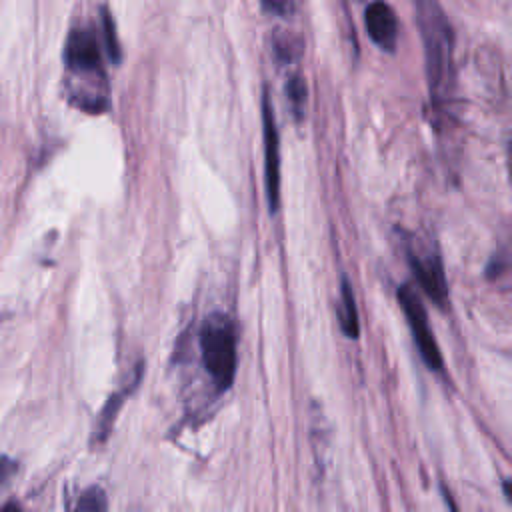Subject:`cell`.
Masks as SVG:
<instances>
[{"instance_id":"6da1fadb","label":"cell","mask_w":512,"mask_h":512,"mask_svg":"<svg viewBox=\"0 0 512 512\" xmlns=\"http://www.w3.org/2000/svg\"><path fill=\"white\" fill-rule=\"evenodd\" d=\"M416 20L424 42L430 94L438 104L446 100L454 88V32L436 2H416Z\"/></svg>"},{"instance_id":"7a4b0ae2","label":"cell","mask_w":512,"mask_h":512,"mask_svg":"<svg viewBox=\"0 0 512 512\" xmlns=\"http://www.w3.org/2000/svg\"><path fill=\"white\" fill-rule=\"evenodd\" d=\"M202 362L218 390H226L236 374V334L232 320L224 314H210L200 330Z\"/></svg>"},{"instance_id":"3957f363","label":"cell","mask_w":512,"mask_h":512,"mask_svg":"<svg viewBox=\"0 0 512 512\" xmlns=\"http://www.w3.org/2000/svg\"><path fill=\"white\" fill-rule=\"evenodd\" d=\"M396 296H398L400 310L404 312V318H406L408 328L412 332L414 344L420 352V358L424 360V364L430 370H442V354H440L438 342H436L434 332L428 324V314H426L418 294L408 284H404V286L398 288Z\"/></svg>"},{"instance_id":"277c9868","label":"cell","mask_w":512,"mask_h":512,"mask_svg":"<svg viewBox=\"0 0 512 512\" xmlns=\"http://www.w3.org/2000/svg\"><path fill=\"white\" fill-rule=\"evenodd\" d=\"M262 124H264V182L270 212L278 210L280 202V136L276 130L272 104L268 94L262 98Z\"/></svg>"},{"instance_id":"5b68a950","label":"cell","mask_w":512,"mask_h":512,"mask_svg":"<svg viewBox=\"0 0 512 512\" xmlns=\"http://www.w3.org/2000/svg\"><path fill=\"white\" fill-rule=\"evenodd\" d=\"M408 262L416 276V282L426 292V296L438 306H444L448 300V286L440 258L432 252L422 254L418 250H408Z\"/></svg>"},{"instance_id":"8992f818","label":"cell","mask_w":512,"mask_h":512,"mask_svg":"<svg viewBox=\"0 0 512 512\" xmlns=\"http://www.w3.org/2000/svg\"><path fill=\"white\" fill-rule=\"evenodd\" d=\"M66 66L74 72H100V46L90 28H74L64 48Z\"/></svg>"},{"instance_id":"52a82bcc","label":"cell","mask_w":512,"mask_h":512,"mask_svg":"<svg viewBox=\"0 0 512 512\" xmlns=\"http://www.w3.org/2000/svg\"><path fill=\"white\" fill-rule=\"evenodd\" d=\"M364 26L370 40L386 52L398 44V20L386 2H372L364 10Z\"/></svg>"},{"instance_id":"ba28073f","label":"cell","mask_w":512,"mask_h":512,"mask_svg":"<svg viewBox=\"0 0 512 512\" xmlns=\"http://www.w3.org/2000/svg\"><path fill=\"white\" fill-rule=\"evenodd\" d=\"M338 318H340V328L348 338H358L360 324H358V310H356V300L352 286L348 284L346 278L340 282V304H338Z\"/></svg>"},{"instance_id":"9c48e42d","label":"cell","mask_w":512,"mask_h":512,"mask_svg":"<svg viewBox=\"0 0 512 512\" xmlns=\"http://www.w3.org/2000/svg\"><path fill=\"white\" fill-rule=\"evenodd\" d=\"M140 372H142V368L134 370V372H132V378H130V382H128V386L122 388V390H118V392L110 398V402L106 404V408L102 410V416H100V422H98V438H100V440L106 438V432H108V428H110V424H112V420H114V416H116L118 406L122 404V400H124V398L128 396V392L138 384Z\"/></svg>"},{"instance_id":"30bf717a","label":"cell","mask_w":512,"mask_h":512,"mask_svg":"<svg viewBox=\"0 0 512 512\" xmlns=\"http://www.w3.org/2000/svg\"><path fill=\"white\" fill-rule=\"evenodd\" d=\"M286 94H288V102L292 106V112L300 118L306 106V82L300 74H292L288 84H286Z\"/></svg>"},{"instance_id":"8fae6325","label":"cell","mask_w":512,"mask_h":512,"mask_svg":"<svg viewBox=\"0 0 512 512\" xmlns=\"http://www.w3.org/2000/svg\"><path fill=\"white\" fill-rule=\"evenodd\" d=\"M72 512H106V494L100 488H88L78 498Z\"/></svg>"},{"instance_id":"7c38bea8","label":"cell","mask_w":512,"mask_h":512,"mask_svg":"<svg viewBox=\"0 0 512 512\" xmlns=\"http://www.w3.org/2000/svg\"><path fill=\"white\" fill-rule=\"evenodd\" d=\"M102 24H104V30H106V34H104V46L108 48L110 56H112L114 60H118V42H116V38H114V24H112L110 14H108L106 10L102 12Z\"/></svg>"},{"instance_id":"4fadbf2b","label":"cell","mask_w":512,"mask_h":512,"mask_svg":"<svg viewBox=\"0 0 512 512\" xmlns=\"http://www.w3.org/2000/svg\"><path fill=\"white\" fill-rule=\"evenodd\" d=\"M12 470H14V462H12L10 458H6V456L0 454V482H2L4 478H8V474H12Z\"/></svg>"},{"instance_id":"5bb4252c","label":"cell","mask_w":512,"mask_h":512,"mask_svg":"<svg viewBox=\"0 0 512 512\" xmlns=\"http://www.w3.org/2000/svg\"><path fill=\"white\" fill-rule=\"evenodd\" d=\"M264 6L268 8V10H276V12H282V10H288L290 8V4L288 2H264Z\"/></svg>"},{"instance_id":"9a60e30c","label":"cell","mask_w":512,"mask_h":512,"mask_svg":"<svg viewBox=\"0 0 512 512\" xmlns=\"http://www.w3.org/2000/svg\"><path fill=\"white\" fill-rule=\"evenodd\" d=\"M0 512H20V506H18V502H8V504H4L2 508H0Z\"/></svg>"},{"instance_id":"2e32d148","label":"cell","mask_w":512,"mask_h":512,"mask_svg":"<svg viewBox=\"0 0 512 512\" xmlns=\"http://www.w3.org/2000/svg\"><path fill=\"white\" fill-rule=\"evenodd\" d=\"M504 494H506V498H508V502L512 504V480H508V482H504Z\"/></svg>"},{"instance_id":"e0dca14e","label":"cell","mask_w":512,"mask_h":512,"mask_svg":"<svg viewBox=\"0 0 512 512\" xmlns=\"http://www.w3.org/2000/svg\"><path fill=\"white\" fill-rule=\"evenodd\" d=\"M510 174H512V146H510Z\"/></svg>"}]
</instances>
